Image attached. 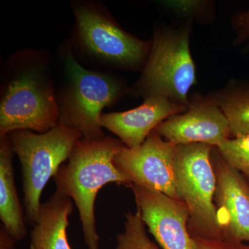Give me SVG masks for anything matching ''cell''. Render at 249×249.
<instances>
[{
  "instance_id": "obj_16",
  "label": "cell",
  "mask_w": 249,
  "mask_h": 249,
  "mask_svg": "<svg viewBox=\"0 0 249 249\" xmlns=\"http://www.w3.org/2000/svg\"><path fill=\"white\" fill-rule=\"evenodd\" d=\"M114 249H159L147 235L145 224L138 211L125 214L124 231L116 237Z\"/></svg>"
},
{
  "instance_id": "obj_6",
  "label": "cell",
  "mask_w": 249,
  "mask_h": 249,
  "mask_svg": "<svg viewBox=\"0 0 249 249\" xmlns=\"http://www.w3.org/2000/svg\"><path fill=\"white\" fill-rule=\"evenodd\" d=\"M22 168L23 207L29 224L37 222L41 196L51 178L71 155L83 134L58 124L45 133L19 129L9 134Z\"/></svg>"
},
{
  "instance_id": "obj_7",
  "label": "cell",
  "mask_w": 249,
  "mask_h": 249,
  "mask_svg": "<svg viewBox=\"0 0 249 249\" xmlns=\"http://www.w3.org/2000/svg\"><path fill=\"white\" fill-rule=\"evenodd\" d=\"M213 147L205 143L175 145V178L178 196L189 212L188 229L192 237L224 240L214 201Z\"/></svg>"
},
{
  "instance_id": "obj_21",
  "label": "cell",
  "mask_w": 249,
  "mask_h": 249,
  "mask_svg": "<svg viewBox=\"0 0 249 249\" xmlns=\"http://www.w3.org/2000/svg\"><path fill=\"white\" fill-rule=\"evenodd\" d=\"M18 241L2 225L0 226V249H18Z\"/></svg>"
},
{
  "instance_id": "obj_3",
  "label": "cell",
  "mask_w": 249,
  "mask_h": 249,
  "mask_svg": "<svg viewBox=\"0 0 249 249\" xmlns=\"http://www.w3.org/2000/svg\"><path fill=\"white\" fill-rule=\"evenodd\" d=\"M124 146L121 140L113 137L80 139L67 163L53 178L56 191L71 198L76 205L88 249H100L95 216L98 192L108 183L130 186L114 164V157Z\"/></svg>"
},
{
  "instance_id": "obj_13",
  "label": "cell",
  "mask_w": 249,
  "mask_h": 249,
  "mask_svg": "<svg viewBox=\"0 0 249 249\" xmlns=\"http://www.w3.org/2000/svg\"><path fill=\"white\" fill-rule=\"evenodd\" d=\"M73 206L71 198L57 191L42 204L30 233V249H71L67 230Z\"/></svg>"
},
{
  "instance_id": "obj_11",
  "label": "cell",
  "mask_w": 249,
  "mask_h": 249,
  "mask_svg": "<svg viewBox=\"0 0 249 249\" xmlns=\"http://www.w3.org/2000/svg\"><path fill=\"white\" fill-rule=\"evenodd\" d=\"M154 131L175 145L205 143L218 147L232 138L225 114L209 97L195 98L186 111L168 118Z\"/></svg>"
},
{
  "instance_id": "obj_22",
  "label": "cell",
  "mask_w": 249,
  "mask_h": 249,
  "mask_svg": "<svg viewBox=\"0 0 249 249\" xmlns=\"http://www.w3.org/2000/svg\"><path fill=\"white\" fill-rule=\"evenodd\" d=\"M245 51L247 52H249V44L247 46V47H245Z\"/></svg>"
},
{
  "instance_id": "obj_20",
  "label": "cell",
  "mask_w": 249,
  "mask_h": 249,
  "mask_svg": "<svg viewBox=\"0 0 249 249\" xmlns=\"http://www.w3.org/2000/svg\"><path fill=\"white\" fill-rule=\"evenodd\" d=\"M232 26L236 31L235 45L249 40V9L237 14L232 19Z\"/></svg>"
},
{
  "instance_id": "obj_17",
  "label": "cell",
  "mask_w": 249,
  "mask_h": 249,
  "mask_svg": "<svg viewBox=\"0 0 249 249\" xmlns=\"http://www.w3.org/2000/svg\"><path fill=\"white\" fill-rule=\"evenodd\" d=\"M215 147L223 160L249 181V135L227 139Z\"/></svg>"
},
{
  "instance_id": "obj_5",
  "label": "cell",
  "mask_w": 249,
  "mask_h": 249,
  "mask_svg": "<svg viewBox=\"0 0 249 249\" xmlns=\"http://www.w3.org/2000/svg\"><path fill=\"white\" fill-rule=\"evenodd\" d=\"M191 26L154 31L151 50L142 74L129 89L132 97L161 96L188 107V93L196 83L190 50Z\"/></svg>"
},
{
  "instance_id": "obj_10",
  "label": "cell",
  "mask_w": 249,
  "mask_h": 249,
  "mask_svg": "<svg viewBox=\"0 0 249 249\" xmlns=\"http://www.w3.org/2000/svg\"><path fill=\"white\" fill-rule=\"evenodd\" d=\"M211 160L216 176L214 205L223 241L249 243V181L223 160L215 147Z\"/></svg>"
},
{
  "instance_id": "obj_8",
  "label": "cell",
  "mask_w": 249,
  "mask_h": 249,
  "mask_svg": "<svg viewBox=\"0 0 249 249\" xmlns=\"http://www.w3.org/2000/svg\"><path fill=\"white\" fill-rule=\"evenodd\" d=\"M175 146L153 131L140 146L123 147L114 157V164L130 186L144 187L181 200L175 178Z\"/></svg>"
},
{
  "instance_id": "obj_12",
  "label": "cell",
  "mask_w": 249,
  "mask_h": 249,
  "mask_svg": "<svg viewBox=\"0 0 249 249\" xmlns=\"http://www.w3.org/2000/svg\"><path fill=\"white\" fill-rule=\"evenodd\" d=\"M188 107L161 96L145 98L139 107L101 116L102 127L117 136L129 148L140 146L162 122Z\"/></svg>"
},
{
  "instance_id": "obj_1",
  "label": "cell",
  "mask_w": 249,
  "mask_h": 249,
  "mask_svg": "<svg viewBox=\"0 0 249 249\" xmlns=\"http://www.w3.org/2000/svg\"><path fill=\"white\" fill-rule=\"evenodd\" d=\"M52 64L43 49H23L6 59L0 95V138L19 129L45 133L58 124Z\"/></svg>"
},
{
  "instance_id": "obj_4",
  "label": "cell",
  "mask_w": 249,
  "mask_h": 249,
  "mask_svg": "<svg viewBox=\"0 0 249 249\" xmlns=\"http://www.w3.org/2000/svg\"><path fill=\"white\" fill-rule=\"evenodd\" d=\"M72 40L73 52L89 61L110 68L137 70L145 67L152 42L124 31L102 4L74 1Z\"/></svg>"
},
{
  "instance_id": "obj_14",
  "label": "cell",
  "mask_w": 249,
  "mask_h": 249,
  "mask_svg": "<svg viewBox=\"0 0 249 249\" xmlns=\"http://www.w3.org/2000/svg\"><path fill=\"white\" fill-rule=\"evenodd\" d=\"M9 135L0 138V219L1 225L18 242L27 236L24 207L18 196Z\"/></svg>"
},
{
  "instance_id": "obj_15",
  "label": "cell",
  "mask_w": 249,
  "mask_h": 249,
  "mask_svg": "<svg viewBox=\"0 0 249 249\" xmlns=\"http://www.w3.org/2000/svg\"><path fill=\"white\" fill-rule=\"evenodd\" d=\"M209 98L225 114L232 138L249 135V85L230 84Z\"/></svg>"
},
{
  "instance_id": "obj_2",
  "label": "cell",
  "mask_w": 249,
  "mask_h": 249,
  "mask_svg": "<svg viewBox=\"0 0 249 249\" xmlns=\"http://www.w3.org/2000/svg\"><path fill=\"white\" fill-rule=\"evenodd\" d=\"M57 54L60 75L59 86H55L58 124L76 129L88 140H101L106 137L100 124L103 109L116 104L127 87L114 75L83 67L70 41L63 42Z\"/></svg>"
},
{
  "instance_id": "obj_19",
  "label": "cell",
  "mask_w": 249,
  "mask_h": 249,
  "mask_svg": "<svg viewBox=\"0 0 249 249\" xmlns=\"http://www.w3.org/2000/svg\"><path fill=\"white\" fill-rule=\"evenodd\" d=\"M195 249H249V243L223 240H206L193 237Z\"/></svg>"
},
{
  "instance_id": "obj_18",
  "label": "cell",
  "mask_w": 249,
  "mask_h": 249,
  "mask_svg": "<svg viewBox=\"0 0 249 249\" xmlns=\"http://www.w3.org/2000/svg\"><path fill=\"white\" fill-rule=\"evenodd\" d=\"M162 4L184 17H198L209 9V3L204 1H165Z\"/></svg>"
},
{
  "instance_id": "obj_9",
  "label": "cell",
  "mask_w": 249,
  "mask_h": 249,
  "mask_svg": "<svg viewBox=\"0 0 249 249\" xmlns=\"http://www.w3.org/2000/svg\"><path fill=\"white\" fill-rule=\"evenodd\" d=\"M137 211L163 249H195L188 229L190 214L181 200L144 187L131 185Z\"/></svg>"
}]
</instances>
